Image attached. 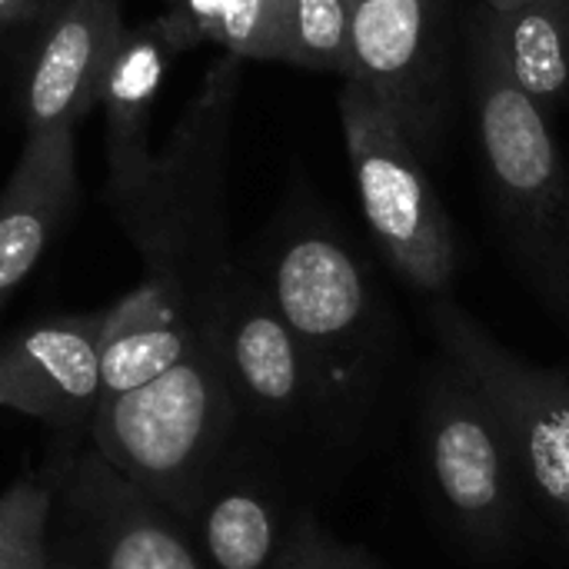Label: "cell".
<instances>
[{
    "label": "cell",
    "instance_id": "10",
    "mask_svg": "<svg viewBox=\"0 0 569 569\" xmlns=\"http://www.w3.org/2000/svg\"><path fill=\"white\" fill-rule=\"evenodd\" d=\"M200 330L210 340L233 397L250 410L273 420H293L320 410L310 360L287 320L277 313L267 287L233 270L203 307Z\"/></svg>",
    "mask_w": 569,
    "mask_h": 569
},
{
    "label": "cell",
    "instance_id": "11",
    "mask_svg": "<svg viewBox=\"0 0 569 569\" xmlns=\"http://www.w3.org/2000/svg\"><path fill=\"white\" fill-rule=\"evenodd\" d=\"M120 33V0H63L50 13L23 67L27 133L77 130L100 100Z\"/></svg>",
    "mask_w": 569,
    "mask_h": 569
},
{
    "label": "cell",
    "instance_id": "13",
    "mask_svg": "<svg viewBox=\"0 0 569 569\" xmlns=\"http://www.w3.org/2000/svg\"><path fill=\"white\" fill-rule=\"evenodd\" d=\"M77 203L73 130L27 133L0 193V313Z\"/></svg>",
    "mask_w": 569,
    "mask_h": 569
},
{
    "label": "cell",
    "instance_id": "21",
    "mask_svg": "<svg viewBox=\"0 0 569 569\" xmlns=\"http://www.w3.org/2000/svg\"><path fill=\"white\" fill-rule=\"evenodd\" d=\"M270 569H380V563L353 543L330 537L313 517L293 520Z\"/></svg>",
    "mask_w": 569,
    "mask_h": 569
},
{
    "label": "cell",
    "instance_id": "3",
    "mask_svg": "<svg viewBox=\"0 0 569 569\" xmlns=\"http://www.w3.org/2000/svg\"><path fill=\"white\" fill-rule=\"evenodd\" d=\"M267 293L310 360L320 410L357 417L383 360V320L360 260L327 230H297L267 267Z\"/></svg>",
    "mask_w": 569,
    "mask_h": 569
},
{
    "label": "cell",
    "instance_id": "8",
    "mask_svg": "<svg viewBox=\"0 0 569 569\" xmlns=\"http://www.w3.org/2000/svg\"><path fill=\"white\" fill-rule=\"evenodd\" d=\"M473 93L493 190L530 250L550 260L567 223L563 160L547 110L517 87L480 27L473 40Z\"/></svg>",
    "mask_w": 569,
    "mask_h": 569
},
{
    "label": "cell",
    "instance_id": "7",
    "mask_svg": "<svg viewBox=\"0 0 569 569\" xmlns=\"http://www.w3.org/2000/svg\"><path fill=\"white\" fill-rule=\"evenodd\" d=\"M43 569H203L180 517L97 450L50 477Z\"/></svg>",
    "mask_w": 569,
    "mask_h": 569
},
{
    "label": "cell",
    "instance_id": "24",
    "mask_svg": "<svg viewBox=\"0 0 569 569\" xmlns=\"http://www.w3.org/2000/svg\"><path fill=\"white\" fill-rule=\"evenodd\" d=\"M347 3H350V7H353V3H360V0H347Z\"/></svg>",
    "mask_w": 569,
    "mask_h": 569
},
{
    "label": "cell",
    "instance_id": "23",
    "mask_svg": "<svg viewBox=\"0 0 569 569\" xmlns=\"http://www.w3.org/2000/svg\"><path fill=\"white\" fill-rule=\"evenodd\" d=\"M520 0H483V7L487 10H510V7H517Z\"/></svg>",
    "mask_w": 569,
    "mask_h": 569
},
{
    "label": "cell",
    "instance_id": "1",
    "mask_svg": "<svg viewBox=\"0 0 569 569\" xmlns=\"http://www.w3.org/2000/svg\"><path fill=\"white\" fill-rule=\"evenodd\" d=\"M240 57H223L173 127L147 173L110 200L113 217L147 260V273L177 283L200 323L203 307L237 270L227 257L223 167Z\"/></svg>",
    "mask_w": 569,
    "mask_h": 569
},
{
    "label": "cell",
    "instance_id": "18",
    "mask_svg": "<svg viewBox=\"0 0 569 569\" xmlns=\"http://www.w3.org/2000/svg\"><path fill=\"white\" fill-rule=\"evenodd\" d=\"M160 27L177 50L213 40L230 57L270 60L273 0H173Z\"/></svg>",
    "mask_w": 569,
    "mask_h": 569
},
{
    "label": "cell",
    "instance_id": "2",
    "mask_svg": "<svg viewBox=\"0 0 569 569\" xmlns=\"http://www.w3.org/2000/svg\"><path fill=\"white\" fill-rule=\"evenodd\" d=\"M203 333V330H200ZM237 420V397L207 337L167 373L97 400L93 450L133 487L187 517Z\"/></svg>",
    "mask_w": 569,
    "mask_h": 569
},
{
    "label": "cell",
    "instance_id": "19",
    "mask_svg": "<svg viewBox=\"0 0 569 569\" xmlns=\"http://www.w3.org/2000/svg\"><path fill=\"white\" fill-rule=\"evenodd\" d=\"M270 60L350 70V3L347 0H273V50Z\"/></svg>",
    "mask_w": 569,
    "mask_h": 569
},
{
    "label": "cell",
    "instance_id": "16",
    "mask_svg": "<svg viewBox=\"0 0 569 569\" xmlns=\"http://www.w3.org/2000/svg\"><path fill=\"white\" fill-rule=\"evenodd\" d=\"M507 73L543 110L569 90V0H520L510 10H487L477 23Z\"/></svg>",
    "mask_w": 569,
    "mask_h": 569
},
{
    "label": "cell",
    "instance_id": "5",
    "mask_svg": "<svg viewBox=\"0 0 569 569\" xmlns=\"http://www.w3.org/2000/svg\"><path fill=\"white\" fill-rule=\"evenodd\" d=\"M340 120L357 197L377 243L413 290L443 293L457 273V240L423 157L357 80L343 83Z\"/></svg>",
    "mask_w": 569,
    "mask_h": 569
},
{
    "label": "cell",
    "instance_id": "22",
    "mask_svg": "<svg viewBox=\"0 0 569 569\" xmlns=\"http://www.w3.org/2000/svg\"><path fill=\"white\" fill-rule=\"evenodd\" d=\"M40 7H43V0H0V33L23 20H33L40 13Z\"/></svg>",
    "mask_w": 569,
    "mask_h": 569
},
{
    "label": "cell",
    "instance_id": "15",
    "mask_svg": "<svg viewBox=\"0 0 569 569\" xmlns=\"http://www.w3.org/2000/svg\"><path fill=\"white\" fill-rule=\"evenodd\" d=\"M177 43L167 37V30L157 23L143 27H123L97 107H103L107 117V197L127 193L153 163V153L147 147V123L150 107L163 87L167 67L177 57Z\"/></svg>",
    "mask_w": 569,
    "mask_h": 569
},
{
    "label": "cell",
    "instance_id": "20",
    "mask_svg": "<svg viewBox=\"0 0 569 569\" xmlns=\"http://www.w3.org/2000/svg\"><path fill=\"white\" fill-rule=\"evenodd\" d=\"M50 477H23L0 493V569H43Z\"/></svg>",
    "mask_w": 569,
    "mask_h": 569
},
{
    "label": "cell",
    "instance_id": "12",
    "mask_svg": "<svg viewBox=\"0 0 569 569\" xmlns=\"http://www.w3.org/2000/svg\"><path fill=\"white\" fill-rule=\"evenodd\" d=\"M103 313L50 317L0 343V407L50 427L90 423L100 400Z\"/></svg>",
    "mask_w": 569,
    "mask_h": 569
},
{
    "label": "cell",
    "instance_id": "4",
    "mask_svg": "<svg viewBox=\"0 0 569 569\" xmlns=\"http://www.w3.org/2000/svg\"><path fill=\"white\" fill-rule=\"evenodd\" d=\"M420 440L447 527L483 557L513 550L527 503L513 447L490 397L450 357L427 377Z\"/></svg>",
    "mask_w": 569,
    "mask_h": 569
},
{
    "label": "cell",
    "instance_id": "17",
    "mask_svg": "<svg viewBox=\"0 0 569 569\" xmlns=\"http://www.w3.org/2000/svg\"><path fill=\"white\" fill-rule=\"evenodd\" d=\"M200 547L217 569H270L287 533L270 497L253 487H230L200 500Z\"/></svg>",
    "mask_w": 569,
    "mask_h": 569
},
{
    "label": "cell",
    "instance_id": "6",
    "mask_svg": "<svg viewBox=\"0 0 569 569\" xmlns=\"http://www.w3.org/2000/svg\"><path fill=\"white\" fill-rule=\"evenodd\" d=\"M433 333L500 413L527 500L569 547V370L537 367L507 350L457 303L433 307Z\"/></svg>",
    "mask_w": 569,
    "mask_h": 569
},
{
    "label": "cell",
    "instance_id": "14",
    "mask_svg": "<svg viewBox=\"0 0 569 569\" xmlns=\"http://www.w3.org/2000/svg\"><path fill=\"white\" fill-rule=\"evenodd\" d=\"M200 323L187 293L147 273V280L103 310L100 323V400L143 387L177 367L197 343Z\"/></svg>",
    "mask_w": 569,
    "mask_h": 569
},
{
    "label": "cell",
    "instance_id": "9",
    "mask_svg": "<svg viewBox=\"0 0 569 569\" xmlns=\"http://www.w3.org/2000/svg\"><path fill=\"white\" fill-rule=\"evenodd\" d=\"M347 80L363 83L423 157L443 110V0L353 3Z\"/></svg>",
    "mask_w": 569,
    "mask_h": 569
}]
</instances>
